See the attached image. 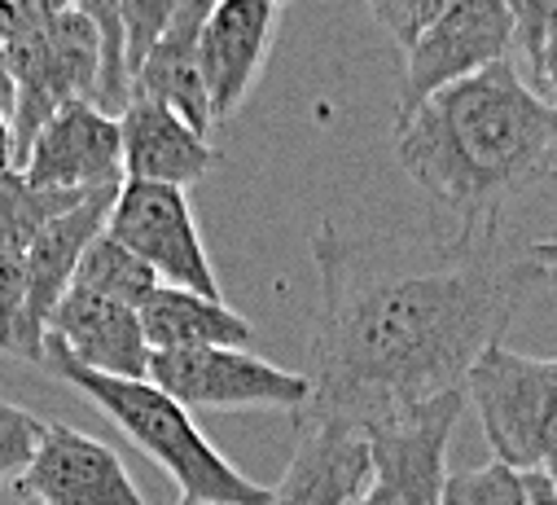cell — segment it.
I'll list each match as a JSON object with an SVG mask.
<instances>
[{
  "label": "cell",
  "mask_w": 557,
  "mask_h": 505,
  "mask_svg": "<svg viewBox=\"0 0 557 505\" xmlns=\"http://www.w3.org/2000/svg\"><path fill=\"white\" fill-rule=\"evenodd\" d=\"M0 505H40V501L27 496L23 483H5V488H0Z\"/></svg>",
  "instance_id": "obj_32"
},
{
  "label": "cell",
  "mask_w": 557,
  "mask_h": 505,
  "mask_svg": "<svg viewBox=\"0 0 557 505\" xmlns=\"http://www.w3.org/2000/svg\"><path fill=\"white\" fill-rule=\"evenodd\" d=\"M185 0H123L119 5V23H123V75H127V93L136 71L146 66L150 49L163 40V32L172 27V19L181 14Z\"/></svg>",
  "instance_id": "obj_21"
},
{
  "label": "cell",
  "mask_w": 557,
  "mask_h": 505,
  "mask_svg": "<svg viewBox=\"0 0 557 505\" xmlns=\"http://www.w3.org/2000/svg\"><path fill=\"white\" fill-rule=\"evenodd\" d=\"M360 505H377V496H373V492H369V496H364V501H360Z\"/></svg>",
  "instance_id": "obj_34"
},
{
  "label": "cell",
  "mask_w": 557,
  "mask_h": 505,
  "mask_svg": "<svg viewBox=\"0 0 557 505\" xmlns=\"http://www.w3.org/2000/svg\"><path fill=\"white\" fill-rule=\"evenodd\" d=\"M40 505H146L123 457L88 431L49 427L27 475L18 479Z\"/></svg>",
  "instance_id": "obj_14"
},
{
  "label": "cell",
  "mask_w": 557,
  "mask_h": 505,
  "mask_svg": "<svg viewBox=\"0 0 557 505\" xmlns=\"http://www.w3.org/2000/svg\"><path fill=\"white\" fill-rule=\"evenodd\" d=\"M527 505H557V479L553 470H522Z\"/></svg>",
  "instance_id": "obj_28"
},
{
  "label": "cell",
  "mask_w": 557,
  "mask_h": 505,
  "mask_svg": "<svg viewBox=\"0 0 557 505\" xmlns=\"http://www.w3.org/2000/svg\"><path fill=\"white\" fill-rule=\"evenodd\" d=\"M466 401L474 405L496 461L513 470L557 466V360L496 343L470 369Z\"/></svg>",
  "instance_id": "obj_4"
},
{
  "label": "cell",
  "mask_w": 557,
  "mask_h": 505,
  "mask_svg": "<svg viewBox=\"0 0 557 505\" xmlns=\"http://www.w3.org/2000/svg\"><path fill=\"white\" fill-rule=\"evenodd\" d=\"M27 299V264L14 250H0V352H14Z\"/></svg>",
  "instance_id": "obj_26"
},
{
  "label": "cell",
  "mask_w": 557,
  "mask_h": 505,
  "mask_svg": "<svg viewBox=\"0 0 557 505\" xmlns=\"http://www.w3.org/2000/svg\"><path fill=\"white\" fill-rule=\"evenodd\" d=\"M272 5H290V0H272Z\"/></svg>",
  "instance_id": "obj_36"
},
{
  "label": "cell",
  "mask_w": 557,
  "mask_h": 505,
  "mask_svg": "<svg viewBox=\"0 0 557 505\" xmlns=\"http://www.w3.org/2000/svg\"><path fill=\"white\" fill-rule=\"evenodd\" d=\"M295 453L263 505H360L373 492L369 435L343 418H295Z\"/></svg>",
  "instance_id": "obj_10"
},
{
  "label": "cell",
  "mask_w": 557,
  "mask_h": 505,
  "mask_svg": "<svg viewBox=\"0 0 557 505\" xmlns=\"http://www.w3.org/2000/svg\"><path fill=\"white\" fill-rule=\"evenodd\" d=\"M36 189H101L123 185V128L119 114L97 101H66L45 119L23 168Z\"/></svg>",
  "instance_id": "obj_11"
},
{
  "label": "cell",
  "mask_w": 557,
  "mask_h": 505,
  "mask_svg": "<svg viewBox=\"0 0 557 505\" xmlns=\"http://www.w3.org/2000/svg\"><path fill=\"white\" fill-rule=\"evenodd\" d=\"M119 128H123V181L194 189L220 163L207 133H198L185 114H176L154 97H127V106L119 110Z\"/></svg>",
  "instance_id": "obj_16"
},
{
  "label": "cell",
  "mask_w": 557,
  "mask_h": 505,
  "mask_svg": "<svg viewBox=\"0 0 557 505\" xmlns=\"http://www.w3.org/2000/svg\"><path fill=\"white\" fill-rule=\"evenodd\" d=\"M535 88H540V93L553 101V110H557V32H553V40H548V49H544V66H540ZM553 181H557V168H553Z\"/></svg>",
  "instance_id": "obj_30"
},
{
  "label": "cell",
  "mask_w": 557,
  "mask_h": 505,
  "mask_svg": "<svg viewBox=\"0 0 557 505\" xmlns=\"http://www.w3.org/2000/svg\"><path fill=\"white\" fill-rule=\"evenodd\" d=\"M45 338L62 343L79 365L114 378H150V338L141 325V308L71 286L49 317Z\"/></svg>",
  "instance_id": "obj_15"
},
{
  "label": "cell",
  "mask_w": 557,
  "mask_h": 505,
  "mask_svg": "<svg viewBox=\"0 0 557 505\" xmlns=\"http://www.w3.org/2000/svg\"><path fill=\"white\" fill-rule=\"evenodd\" d=\"M444 505H527L522 470H513V466H505L496 457L487 466L457 470V475H448Z\"/></svg>",
  "instance_id": "obj_22"
},
{
  "label": "cell",
  "mask_w": 557,
  "mask_h": 505,
  "mask_svg": "<svg viewBox=\"0 0 557 505\" xmlns=\"http://www.w3.org/2000/svg\"><path fill=\"white\" fill-rule=\"evenodd\" d=\"M448 5H453V0H369L373 19L391 32V40H395L404 53L440 23V14H444Z\"/></svg>",
  "instance_id": "obj_25"
},
{
  "label": "cell",
  "mask_w": 557,
  "mask_h": 505,
  "mask_svg": "<svg viewBox=\"0 0 557 505\" xmlns=\"http://www.w3.org/2000/svg\"><path fill=\"white\" fill-rule=\"evenodd\" d=\"M49 422H40L32 409L14 405V401H0V488L18 483L45 440Z\"/></svg>",
  "instance_id": "obj_23"
},
{
  "label": "cell",
  "mask_w": 557,
  "mask_h": 505,
  "mask_svg": "<svg viewBox=\"0 0 557 505\" xmlns=\"http://www.w3.org/2000/svg\"><path fill=\"white\" fill-rule=\"evenodd\" d=\"M58 5H62V10H84V14H88V10L97 5V0H58Z\"/></svg>",
  "instance_id": "obj_33"
},
{
  "label": "cell",
  "mask_w": 557,
  "mask_h": 505,
  "mask_svg": "<svg viewBox=\"0 0 557 505\" xmlns=\"http://www.w3.org/2000/svg\"><path fill=\"white\" fill-rule=\"evenodd\" d=\"M45 369L58 373L66 387L92 401L136 448H141L185 501L202 505H263L268 488L246 479L194 422V414L168 396L154 378H114L79 365L62 343L45 338Z\"/></svg>",
  "instance_id": "obj_3"
},
{
  "label": "cell",
  "mask_w": 557,
  "mask_h": 505,
  "mask_svg": "<svg viewBox=\"0 0 557 505\" xmlns=\"http://www.w3.org/2000/svg\"><path fill=\"white\" fill-rule=\"evenodd\" d=\"M14 97H18V88H14V66H10L5 45H0V110L14 114Z\"/></svg>",
  "instance_id": "obj_31"
},
{
  "label": "cell",
  "mask_w": 557,
  "mask_h": 505,
  "mask_svg": "<svg viewBox=\"0 0 557 505\" xmlns=\"http://www.w3.org/2000/svg\"><path fill=\"white\" fill-rule=\"evenodd\" d=\"M321 308L312 325V401L299 418L369 427L466 392V378L513 317L557 286V242H505L500 229L435 237L312 233Z\"/></svg>",
  "instance_id": "obj_1"
},
{
  "label": "cell",
  "mask_w": 557,
  "mask_h": 505,
  "mask_svg": "<svg viewBox=\"0 0 557 505\" xmlns=\"http://www.w3.org/2000/svg\"><path fill=\"white\" fill-rule=\"evenodd\" d=\"M215 0H185L181 14L172 19V27L163 32V40L150 49L146 66L136 71L132 93L127 97H154L163 106H172L176 114H185L198 133H211V97L202 84V62H198V36L202 23L211 14Z\"/></svg>",
  "instance_id": "obj_17"
},
{
  "label": "cell",
  "mask_w": 557,
  "mask_h": 505,
  "mask_svg": "<svg viewBox=\"0 0 557 505\" xmlns=\"http://www.w3.org/2000/svg\"><path fill=\"white\" fill-rule=\"evenodd\" d=\"M395 159L448 207L453 229H500V211L553 181L557 110L513 58H500L395 123Z\"/></svg>",
  "instance_id": "obj_2"
},
{
  "label": "cell",
  "mask_w": 557,
  "mask_h": 505,
  "mask_svg": "<svg viewBox=\"0 0 557 505\" xmlns=\"http://www.w3.org/2000/svg\"><path fill=\"white\" fill-rule=\"evenodd\" d=\"M119 185L97 189L88 202L62 211L58 220H49L40 229V237L27 246V299H23V321H18V338H14V356L45 365V330L53 308L62 304V295L75 286V269L84 260V250L97 233H106L110 207H114Z\"/></svg>",
  "instance_id": "obj_12"
},
{
  "label": "cell",
  "mask_w": 557,
  "mask_h": 505,
  "mask_svg": "<svg viewBox=\"0 0 557 505\" xmlns=\"http://www.w3.org/2000/svg\"><path fill=\"white\" fill-rule=\"evenodd\" d=\"M14 66V137H18V168L45 128V119L58 114L66 101H97L106 45L101 27L84 10H62L49 27L32 40L5 49Z\"/></svg>",
  "instance_id": "obj_5"
},
{
  "label": "cell",
  "mask_w": 557,
  "mask_h": 505,
  "mask_svg": "<svg viewBox=\"0 0 557 505\" xmlns=\"http://www.w3.org/2000/svg\"><path fill=\"white\" fill-rule=\"evenodd\" d=\"M92 194L97 189H36V185H27L23 172L0 176V250L27 256V246L40 237V229L49 220H58L62 211L88 202Z\"/></svg>",
  "instance_id": "obj_19"
},
{
  "label": "cell",
  "mask_w": 557,
  "mask_h": 505,
  "mask_svg": "<svg viewBox=\"0 0 557 505\" xmlns=\"http://www.w3.org/2000/svg\"><path fill=\"white\" fill-rule=\"evenodd\" d=\"M18 172V137H14V114L0 110V176Z\"/></svg>",
  "instance_id": "obj_29"
},
{
  "label": "cell",
  "mask_w": 557,
  "mask_h": 505,
  "mask_svg": "<svg viewBox=\"0 0 557 505\" xmlns=\"http://www.w3.org/2000/svg\"><path fill=\"white\" fill-rule=\"evenodd\" d=\"M141 325L154 352H194V347H246L255 325L224 304V295H202L185 286H159L141 304Z\"/></svg>",
  "instance_id": "obj_18"
},
{
  "label": "cell",
  "mask_w": 557,
  "mask_h": 505,
  "mask_svg": "<svg viewBox=\"0 0 557 505\" xmlns=\"http://www.w3.org/2000/svg\"><path fill=\"white\" fill-rule=\"evenodd\" d=\"M62 14L58 0H0V45L14 49Z\"/></svg>",
  "instance_id": "obj_27"
},
{
  "label": "cell",
  "mask_w": 557,
  "mask_h": 505,
  "mask_svg": "<svg viewBox=\"0 0 557 505\" xmlns=\"http://www.w3.org/2000/svg\"><path fill=\"white\" fill-rule=\"evenodd\" d=\"M176 505H202V501H185V496H181V501H176Z\"/></svg>",
  "instance_id": "obj_35"
},
{
  "label": "cell",
  "mask_w": 557,
  "mask_h": 505,
  "mask_svg": "<svg viewBox=\"0 0 557 505\" xmlns=\"http://www.w3.org/2000/svg\"><path fill=\"white\" fill-rule=\"evenodd\" d=\"M513 58V14L505 0H453L440 23L404 53V79L395 101V123L408 119L440 88Z\"/></svg>",
  "instance_id": "obj_9"
},
{
  "label": "cell",
  "mask_w": 557,
  "mask_h": 505,
  "mask_svg": "<svg viewBox=\"0 0 557 505\" xmlns=\"http://www.w3.org/2000/svg\"><path fill=\"white\" fill-rule=\"evenodd\" d=\"M75 286L92 291V295H106V299H119V304H132V308H141L163 282L159 273L141 260V256H132V250L110 237V233H97L84 250V260L75 269Z\"/></svg>",
  "instance_id": "obj_20"
},
{
  "label": "cell",
  "mask_w": 557,
  "mask_h": 505,
  "mask_svg": "<svg viewBox=\"0 0 557 505\" xmlns=\"http://www.w3.org/2000/svg\"><path fill=\"white\" fill-rule=\"evenodd\" d=\"M466 392L399 409L364 427L373 453L377 505H444L448 492V440L466 409Z\"/></svg>",
  "instance_id": "obj_7"
},
{
  "label": "cell",
  "mask_w": 557,
  "mask_h": 505,
  "mask_svg": "<svg viewBox=\"0 0 557 505\" xmlns=\"http://www.w3.org/2000/svg\"><path fill=\"white\" fill-rule=\"evenodd\" d=\"M106 233L119 237L132 256H141L163 286H185L202 295H220L211 256L202 246L189 189L150 185V181H123L106 220Z\"/></svg>",
  "instance_id": "obj_8"
},
{
  "label": "cell",
  "mask_w": 557,
  "mask_h": 505,
  "mask_svg": "<svg viewBox=\"0 0 557 505\" xmlns=\"http://www.w3.org/2000/svg\"><path fill=\"white\" fill-rule=\"evenodd\" d=\"M276 23H282V5L272 0H215L211 5L198 36V62L215 123H228L255 93L276 40Z\"/></svg>",
  "instance_id": "obj_13"
},
{
  "label": "cell",
  "mask_w": 557,
  "mask_h": 505,
  "mask_svg": "<svg viewBox=\"0 0 557 505\" xmlns=\"http://www.w3.org/2000/svg\"><path fill=\"white\" fill-rule=\"evenodd\" d=\"M150 378L176 396L189 414H233V409H276L299 418L312 401V378L272 365L246 347H194V352H154Z\"/></svg>",
  "instance_id": "obj_6"
},
{
  "label": "cell",
  "mask_w": 557,
  "mask_h": 505,
  "mask_svg": "<svg viewBox=\"0 0 557 505\" xmlns=\"http://www.w3.org/2000/svg\"><path fill=\"white\" fill-rule=\"evenodd\" d=\"M513 14V58L522 71H531V84L540 79L544 49L557 32V0H505Z\"/></svg>",
  "instance_id": "obj_24"
},
{
  "label": "cell",
  "mask_w": 557,
  "mask_h": 505,
  "mask_svg": "<svg viewBox=\"0 0 557 505\" xmlns=\"http://www.w3.org/2000/svg\"><path fill=\"white\" fill-rule=\"evenodd\" d=\"M548 470H553V479H557V466H548Z\"/></svg>",
  "instance_id": "obj_37"
}]
</instances>
